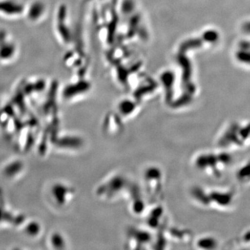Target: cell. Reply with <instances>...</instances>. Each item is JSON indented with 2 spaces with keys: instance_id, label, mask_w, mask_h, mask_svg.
Masks as SVG:
<instances>
[{
  "instance_id": "obj_1",
  "label": "cell",
  "mask_w": 250,
  "mask_h": 250,
  "mask_svg": "<svg viewBox=\"0 0 250 250\" xmlns=\"http://www.w3.org/2000/svg\"><path fill=\"white\" fill-rule=\"evenodd\" d=\"M132 186L124 174H111L99 186L98 195L106 202L118 201L119 199L128 196Z\"/></svg>"
},
{
  "instance_id": "obj_2",
  "label": "cell",
  "mask_w": 250,
  "mask_h": 250,
  "mask_svg": "<svg viewBox=\"0 0 250 250\" xmlns=\"http://www.w3.org/2000/svg\"><path fill=\"white\" fill-rule=\"evenodd\" d=\"M143 184L146 191L156 197L162 192L164 177L160 167L156 166L147 167L143 172Z\"/></svg>"
},
{
  "instance_id": "obj_3",
  "label": "cell",
  "mask_w": 250,
  "mask_h": 250,
  "mask_svg": "<svg viewBox=\"0 0 250 250\" xmlns=\"http://www.w3.org/2000/svg\"><path fill=\"white\" fill-rule=\"evenodd\" d=\"M128 237V243L130 246H145L147 245L148 243H150L152 240V236L148 233L147 230L141 229H134L131 232L129 233ZM132 247V248H133Z\"/></svg>"
},
{
  "instance_id": "obj_4",
  "label": "cell",
  "mask_w": 250,
  "mask_h": 250,
  "mask_svg": "<svg viewBox=\"0 0 250 250\" xmlns=\"http://www.w3.org/2000/svg\"><path fill=\"white\" fill-rule=\"evenodd\" d=\"M124 123H122L119 120H115V121H110V120H106L104 123H103V129L104 130L106 134L108 135H114L116 136L118 134H121L124 128Z\"/></svg>"
}]
</instances>
